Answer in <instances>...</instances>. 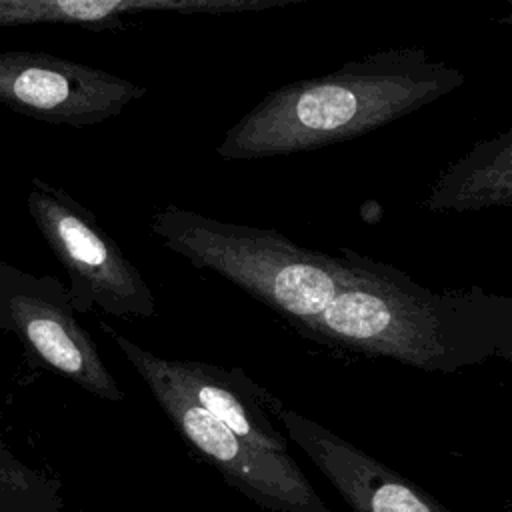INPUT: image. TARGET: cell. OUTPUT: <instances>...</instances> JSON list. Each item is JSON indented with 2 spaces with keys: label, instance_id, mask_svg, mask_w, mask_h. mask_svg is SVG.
Masks as SVG:
<instances>
[{
  "label": "cell",
  "instance_id": "3",
  "mask_svg": "<svg viewBox=\"0 0 512 512\" xmlns=\"http://www.w3.org/2000/svg\"><path fill=\"white\" fill-rule=\"evenodd\" d=\"M170 252L206 268L288 320L298 332L314 320L350 276L346 258L294 244L274 228L222 222L176 204L150 218Z\"/></svg>",
  "mask_w": 512,
  "mask_h": 512
},
{
  "label": "cell",
  "instance_id": "11",
  "mask_svg": "<svg viewBox=\"0 0 512 512\" xmlns=\"http://www.w3.org/2000/svg\"><path fill=\"white\" fill-rule=\"evenodd\" d=\"M512 204V130L478 140L434 182L430 212H476Z\"/></svg>",
  "mask_w": 512,
  "mask_h": 512
},
{
  "label": "cell",
  "instance_id": "13",
  "mask_svg": "<svg viewBox=\"0 0 512 512\" xmlns=\"http://www.w3.org/2000/svg\"><path fill=\"white\" fill-rule=\"evenodd\" d=\"M504 2H506V4H510V0H504Z\"/></svg>",
  "mask_w": 512,
  "mask_h": 512
},
{
  "label": "cell",
  "instance_id": "10",
  "mask_svg": "<svg viewBox=\"0 0 512 512\" xmlns=\"http://www.w3.org/2000/svg\"><path fill=\"white\" fill-rule=\"evenodd\" d=\"M312 0H0V26L76 24L90 30L120 28L138 12L232 14L286 8Z\"/></svg>",
  "mask_w": 512,
  "mask_h": 512
},
{
  "label": "cell",
  "instance_id": "8",
  "mask_svg": "<svg viewBox=\"0 0 512 512\" xmlns=\"http://www.w3.org/2000/svg\"><path fill=\"white\" fill-rule=\"evenodd\" d=\"M270 412L326 476L350 512H452L410 478L316 420L282 406L278 398Z\"/></svg>",
  "mask_w": 512,
  "mask_h": 512
},
{
  "label": "cell",
  "instance_id": "5",
  "mask_svg": "<svg viewBox=\"0 0 512 512\" xmlns=\"http://www.w3.org/2000/svg\"><path fill=\"white\" fill-rule=\"evenodd\" d=\"M26 206L40 236L66 270L76 314L94 308L116 318L156 314V300L142 272L100 226L94 212L42 178L30 180Z\"/></svg>",
  "mask_w": 512,
  "mask_h": 512
},
{
  "label": "cell",
  "instance_id": "4",
  "mask_svg": "<svg viewBox=\"0 0 512 512\" xmlns=\"http://www.w3.org/2000/svg\"><path fill=\"white\" fill-rule=\"evenodd\" d=\"M122 356L144 380L184 442L216 468L224 482L270 512H332L290 452L254 446L182 394L152 362L150 350L100 322Z\"/></svg>",
  "mask_w": 512,
  "mask_h": 512
},
{
  "label": "cell",
  "instance_id": "2",
  "mask_svg": "<svg viewBox=\"0 0 512 512\" xmlns=\"http://www.w3.org/2000/svg\"><path fill=\"white\" fill-rule=\"evenodd\" d=\"M464 80L462 70L420 46L374 52L270 90L226 130L216 154L256 160L352 140L432 104Z\"/></svg>",
  "mask_w": 512,
  "mask_h": 512
},
{
  "label": "cell",
  "instance_id": "9",
  "mask_svg": "<svg viewBox=\"0 0 512 512\" xmlns=\"http://www.w3.org/2000/svg\"><path fill=\"white\" fill-rule=\"evenodd\" d=\"M154 366L188 398L254 446L288 452V438L270 420L276 402L242 368L200 360H170L150 352Z\"/></svg>",
  "mask_w": 512,
  "mask_h": 512
},
{
  "label": "cell",
  "instance_id": "6",
  "mask_svg": "<svg viewBox=\"0 0 512 512\" xmlns=\"http://www.w3.org/2000/svg\"><path fill=\"white\" fill-rule=\"evenodd\" d=\"M0 330L20 342L32 366L102 400H124L96 342L78 322L66 284L56 276H36L0 258Z\"/></svg>",
  "mask_w": 512,
  "mask_h": 512
},
{
  "label": "cell",
  "instance_id": "1",
  "mask_svg": "<svg viewBox=\"0 0 512 512\" xmlns=\"http://www.w3.org/2000/svg\"><path fill=\"white\" fill-rule=\"evenodd\" d=\"M346 284L300 334L346 352L426 372L512 360V298L480 286L436 292L352 248Z\"/></svg>",
  "mask_w": 512,
  "mask_h": 512
},
{
  "label": "cell",
  "instance_id": "7",
  "mask_svg": "<svg viewBox=\"0 0 512 512\" xmlns=\"http://www.w3.org/2000/svg\"><path fill=\"white\" fill-rule=\"evenodd\" d=\"M146 92L114 72L70 58L28 50L0 52V104L48 124H100Z\"/></svg>",
  "mask_w": 512,
  "mask_h": 512
},
{
  "label": "cell",
  "instance_id": "12",
  "mask_svg": "<svg viewBox=\"0 0 512 512\" xmlns=\"http://www.w3.org/2000/svg\"><path fill=\"white\" fill-rule=\"evenodd\" d=\"M0 512H64L62 482L28 466L2 438Z\"/></svg>",
  "mask_w": 512,
  "mask_h": 512
}]
</instances>
